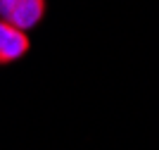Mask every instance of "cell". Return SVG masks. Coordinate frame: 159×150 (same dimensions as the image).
Listing matches in <instances>:
<instances>
[{"label": "cell", "mask_w": 159, "mask_h": 150, "mask_svg": "<svg viewBox=\"0 0 159 150\" xmlns=\"http://www.w3.org/2000/svg\"><path fill=\"white\" fill-rule=\"evenodd\" d=\"M45 12V0H0V17L2 22L19 31H26L38 24Z\"/></svg>", "instance_id": "cell-1"}, {"label": "cell", "mask_w": 159, "mask_h": 150, "mask_svg": "<svg viewBox=\"0 0 159 150\" xmlns=\"http://www.w3.org/2000/svg\"><path fill=\"white\" fill-rule=\"evenodd\" d=\"M26 50H29L26 33L5 24V22H0V65L19 60Z\"/></svg>", "instance_id": "cell-2"}]
</instances>
